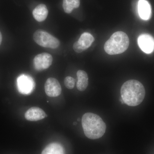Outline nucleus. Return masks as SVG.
Listing matches in <instances>:
<instances>
[{
    "instance_id": "obj_13",
    "label": "nucleus",
    "mask_w": 154,
    "mask_h": 154,
    "mask_svg": "<svg viewBox=\"0 0 154 154\" xmlns=\"http://www.w3.org/2000/svg\"><path fill=\"white\" fill-rule=\"evenodd\" d=\"M78 82L77 88L80 91H85L88 85V77L87 73L84 71L80 70L77 72Z\"/></svg>"
},
{
    "instance_id": "obj_10",
    "label": "nucleus",
    "mask_w": 154,
    "mask_h": 154,
    "mask_svg": "<svg viewBox=\"0 0 154 154\" xmlns=\"http://www.w3.org/2000/svg\"><path fill=\"white\" fill-rule=\"evenodd\" d=\"M46 115L43 110L38 107H33L28 109L25 113V118L30 121H37L46 117Z\"/></svg>"
},
{
    "instance_id": "obj_11",
    "label": "nucleus",
    "mask_w": 154,
    "mask_h": 154,
    "mask_svg": "<svg viewBox=\"0 0 154 154\" xmlns=\"http://www.w3.org/2000/svg\"><path fill=\"white\" fill-rule=\"evenodd\" d=\"M138 11L141 19L149 20L152 15V9L149 3L146 0H139L138 3Z\"/></svg>"
},
{
    "instance_id": "obj_3",
    "label": "nucleus",
    "mask_w": 154,
    "mask_h": 154,
    "mask_svg": "<svg viewBox=\"0 0 154 154\" xmlns=\"http://www.w3.org/2000/svg\"><path fill=\"white\" fill-rule=\"evenodd\" d=\"M129 39L127 34L122 31L113 33L104 45L105 52L110 55L120 54L128 48Z\"/></svg>"
},
{
    "instance_id": "obj_2",
    "label": "nucleus",
    "mask_w": 154,
    "mask_h": 154,
    "mask_svg": "<svg viewBox=\"0 0 154 154\" xmlns=\"http://www.w3.org/2000/svg\"><path fill=\"white\" fill-rule=\"evenodd\" d=\"M82 125L86 137L96 140L104 135L106 130L105 122L99 116L95 113H87L83 116Z\"/></svg>"
},
{
    "instance_id": "obj_15",
    "label": "nucleus",
    "mask_w": 154,
    "mask_h": 154,
    "mask_svg": "<svg viewBox=\"0 0 154 154\" xmlns=\"http://www.w3.org/2000/svg\"><path fill=\"white\" fill-rule=\"evenodd\" d=\"M80 0H63V8L66 14L71 13L73 10L79 7Z\"/></svg>"
},
{
    "instance_id": "obj_6",
    "label": "nucleus",
    "mask_w": 154,
    "mask_h": 154,
    "mask_svg": "<svg viewBox=\"0 0 154 154\" xmlns=\"http://www.w3.org/2000/svg\"><path fill=\"white\" fill-rule=\"evenodd\" d=\"M53 57L48 53L37 54L33 59L34 68L38 71H42L49 67L52 64Z\"/></svg>"
},
{
    "instance_id": "obj_17",
    "label": "nucleus",
    "mask_w": 154,
    "mask_h": 154,
    "mask_svg": "<svg viewBox=\"0 0 154 154\" xmlns=\"http://www.w3.org/2000/svg\"><path fill=\"white\" fill-rule=\"evenodd\" d=\"M2 36L1 32H0V45H1V43H2Z\"/></svg>"
},
{
    "instance_id": "obj_16",
    "label": "nucleus",
    "mask_w": 154,
    "mask_h": 154,
    "mask_svg": "<svg viewBox=\"0 0 154 154\" xmlns=\"http://www.w3.org/2000/svg\"><path fill=\"white\" fill-rule=\"evenodd\" d=\"M64 84L68 89H72L75 87V80L72 77H66L64 79Z\"/></svg>"
},
{
    "instance_id": "obj_8",
    "label": "nucleus",
    "mask_w": 154,
    "mask_h": 154,
    "mask_svg": "<svg viewBox=\"0 0 154 154\" xmlns=\"http://www.w3.org/2000/svg\"><path fill=\"white\" fill-rule=\"evenodd\" d=\"M45 91L48 96L55 97L59 96L61 93L60 84L55 78H48L45 84Z\"/></svg>"
},
{
    "instance_id": "obj_5",
    "label": "nucleus",
    "mask_w": 154,
    "mask_h": 154,
    "mask_svg": "<svg viewBox=\"0 0 154 154\" xmlns=\"http://www.w3.org/2000/svg\"><path fill=\"white\" fill-rule=\"evenodd\" d=\"M17 88L20 93L29 95L34 91L35 83L33 78L29 75H20L17 79Z\"/></svg>"
},
{
    "instance_id": "obj_7",
    "label": "nucleus",
    "mask_w": 154,
    "mask_h": 154,
    "mask_svg": "<svg viewBox=\"0 0 154 154\" xmlns=\"http://www.w3.org/2000/svg\"><path fill=\"white\" fill-rule=\"evenodd\" d=\"M94 40L95 38L91 33L85 32L82 34L79 40L75 42L73 48L76 52L80 53L89 48Z\"/></svg>"
},
{
    "instance_id": "obj_4",
    "label": "nucleus",
    "mask_w": 154,
    "mask_h": 154,
    "mask_svg": "<svg viewBox=\"0 0 154 154\" xmlns=\"http://www.w3.org/2000/svg\"><path fill=\"white\" fill-rule=\"evenodd\" d=\"M33 38L34 41L42 47L55 49L60 45V42L57 38L42 30L35 31Z\"/></svg>"
},
{
    "instance_id": "obj_14",
    "label": "nucleus",
    "mask_w": 154,
    "mask_h": 154,
    "mask_svg": "<svg viewBox=\"0 0 154 154\" xmlns=\"http://www.w3.org/2000/svg\"><path fill=\"white\" fill-rule=\"evenodd\" d=\"M41 154H65L64 150L60 144L53 143L48 145Z\"/></svg>"
},
{
    "instance_id": "obj_1",
    "label": "nucleus",
    "mask_w": 154,
    "mask_h": 154,
    "mask_svg": "<svg viewBox=\"0 0 154 154\" xmlns=\"http://www.w3.org/2000/svg\"><path fill=\"white\" fill-rule=\"evenodd\" d=\"M122 101L129 106H136L143 101L145 90L143 85L135 80H130L123 84L120 90Z\"/></svg>"
},
{
    "instance_id": "obj_9",
    "label": "nucleus",
    "mask_w": 154,
    "mask_h": 154,
    "mask_svg": "<svg viewBox=\"0 0 154 154\" xmlns=\"http://www.w3.org/2000/svg\"><path fill=\"white\" fill-rule=\"evenodd\" d=\"M138 44L141 49L146 54H150L154 51V38L148 34H142L137 39Z\"/></svg>"
},
{
    "instance_id": "obj_12",
    "label": "nucleus",
    "mask_w": 154,
    "mask_h": 154,
    "mask_svg": "<svg viewBox=\"0 0 154 154\" xmlns=\"http://www.w3.org/2000/svg\"><path fill=\"white\" fill-rule=\"evenodd\" d=\"M33 17L38 22H43L47 18L48 10L44 4H40L33 10Z\"/></svg>"
}]
</instances>
